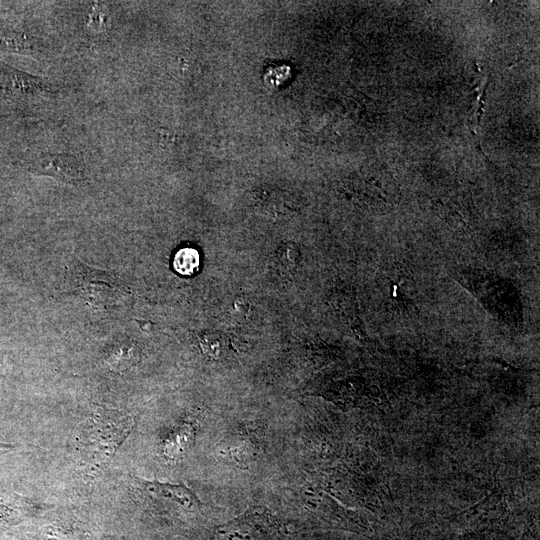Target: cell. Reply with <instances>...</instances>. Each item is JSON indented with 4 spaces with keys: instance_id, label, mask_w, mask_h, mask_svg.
Instances as JSON below:
<instances>
[{
    "instance_id": "cell-1",
    "label": "cell",
    "mask_w": 540,
    "mask_h": 540,
    "mask_svg": "<svg viewBox=\"0 0 540 540\" xmlns=\"http://www.w3.org/2000/svg\"><path fill=\"white\" fill-rule=\"evenodd\" d=\"M134 426L131 414L115 409L96 408L82 424L78 450L84 462L92 466L107 463Z\"/></svg>"
},
{
    "instance_id": "cell-2",
    "label": "cell",
    "mask_w": 540,
    "mask_h": 540,
    "mask_svg": "<svg viewBox=\"0 0 540 540\" xmlns=\"http://www.w3.org/2000/svg\"><path fill=\"white\" fill-rule=\"evenodd\" d=\"M277 527L275 517L264 507H253L218 527V540H262Z\"/></svg>"
},
{
    "instance_id": "cell-3",
    "label": "cell",
    "mask_w": 540,
    "mask_h": 540,
    "mask_svg": "<svg viewBox=\"0 0 540 540\" xmlns=\"http://www.w3.org/2000/svg\"><path fill=\"white\" fill-rule=\"evenodd\" d=\"M135 479L139 490L150 498L165 499L185 508L198 507L201 505V502L195 493L183 484L145 481L139 478Z\"/></svg>"
},
{
    "instance_id": "cell-4",
    "label": "cell",
    "mask_w": 540,
    "mask_h": 540,
    "mask_svg": "<svg viewBox=\"0 0 540 540\" xmlns=\"http://www.w3.org/2000/svg\"><path fill=\"white\" fill-rule=\"evenodd\" d=\"M38 168L45 175L67 182L78 181L84 177L82 163L66 154L45 155L38 162Z\"/></svg>"
},
{
    "instance_id": "cell-5",
    "label": "cell",
    "mask_w": 540,
    "mask_h": 540,
    "mask_svg": "<svg viewBox=\"0 0 540 540\" xmlns=\"http://www.w3.org/2000/svg\"><path fill=\"white\" fill-rule=\"evenodd\" d=\"M31 503L28 499L0 490V532L20 523L29 513Z\"/></svg>"
},
{
    "instance_id": "cell-6",
    "label": "cell",
    "mask_w": 540,
    "mask_h": 540,
    "mask_svg": "<svg viewBox=\"0 0 540 540\" xmlns=\"http://www.w3.org/2000/svg\"><path fill=\"white\" fill-rule=\"evenodd\" d=\"M140 352L131 340L120 339L113 342L106 351L109 364L115 369H126L139 360Z\"/></svg>"
},
{
    "instance_id": "cell-7",
    "label": "cell",
    "mask_w": 540,
    "mask_h": 540,
    "mask_svg": "<svg viewBox=\"0 0 540 540\" xmlns=\"http://www.w3.org/2000/svg\"><path fill=\"white\" fill-rule=\"evenodd\" d=\"M220 453L236 464L246 467L254 459V445L247 438L241 437L222 448Z\"/></svg>"
},
{
    "instance_id": "cell-8",
    "label": "cell",
    "mask_w": 540,
    "mask_h": 540,
    "mask_svg": "<svg viewBox=\"0 0 540 540\" xmlns=\"http://www.w3.org/2000/svg\"><path fill=\"white\" fill-rule=\"evenodd\" d=\"M174 269L182 275H192L199 267V254L193 248H182L174 256Z\"/></svg>"
},
{
    "instance_id": "cell-9",
    "label": "cell",
    "mask_w": 540,
    "mask_h": 540,
    "mask_svg": "<svg viewBox=\"0 0 540 540\" xmlns=\"http://www.w3.org/2000/svg\"><path fill=\"white\" fill-rule=\"evenodd\" d=\"M193 428L191 425H185L181 427L177 433L173 434L166 443V450L173 455V457L180 456L190 441L193 438Z\"/></svg>"
},
{
    "instance_id": "cell-10",
    "label": "cell",
    "mask_w": 540,
    "mask_h": 540,
    "mask_svg": "<svg viewBox=\"0 0 540 540\" xmlns=\"http://www.w3.org/2000/svg\"><path fill=\"white\" fill-rule=\"evenodd\" d=\"M202 351L209 357L219 358L223 353V342L215 334H207L201 340Z\"/></svg>"
},
{
    "instance_id": "cell-11",
    "label": "cell",
    "mask_w": 540,
    "mask_h": 540,
    "mask_svg": "<svg viewBox=\"0 0 540 540\" xmlns=\"http://www.w3.org/2000/svg\"><path fill=\"white\" fill-rule=\"evenodd\" d=\"M265 75L269 78L270 85L278 86L282 81L287 80L285 76H290V67L285 64H279L276 70V65L270 66Z\"/></svg>"
},
{
    "instance_id": "cell-12",
    "label": "cell",
    "mask_w": 540,
    "mask_h": 540,
    "mask_svg": "<svg viewBox=\"0 0 540 540\" xmlns=\"http://www.w3.org/2000/svg\"><path fill=\"white\" fill-rule=\"evenodd\" d=\"M234 307L240 313L246 314L249 311V303L243 299L239 298L234 302Z\"/></svg>"
},
{
    "instance_id": "cell-13",
    "label": "cell",
    "mask_w": 540,
    "mask_h": 540,
    "mask_svg": "<svg viewBox=\"0 0 540 540\" xmlns=\"http://www.w3.org/2000/svg\"><path fill=\"white\" fill-rule=\"evenodd\" d=\"M13 449H14L13 445L0 442V456L10 452Z\"/></svg>"
}]
</instances>
